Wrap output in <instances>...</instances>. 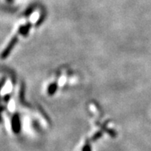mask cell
Segmentation results:
<instances>
[{"label": "cell", "mask_w": 151, "mask_h": 151, "mask_svg": "<svg viewBox=\"0 0 151 151\" xmlns=\"http://www.w3.org/2000/svg\"><path fill=\"white\" fill-rule=\"evenodd\" d=\"M84 151H90V148H88V147H85V148H84Z\"/></svg>", "instance_id": "obj_1"}, {"label": "cell", "mask_w": 151, "mask_h": 151, "mask_svg": "<svg viewBox=\"0 0 151 151\" xmlns=\"http://www.w3.org/2000/svg\"><path fill=\"white\" fill-rule=\"evenodd\" d=\"M7 1H9V2H12V0H7Z\"/></svg>", "instance_id": "obj_2"}]
</instances>
